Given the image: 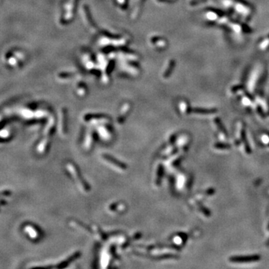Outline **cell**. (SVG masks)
<instances>
[{"label": "cell", "instance_id": "6da1fadb", "mask_svg": "<svg viewBox=\"0 0 269 269\" xmlns=\"http://www.w3.org/2000/svg\"><path fill=\"white\" fill-rule=\"evenodd\" d=\"M237 144L243 146L244 150L247 153H250V150L249 149L248 144L246 142V135L245 133V129H244L243 125L238 126V131H237Z\"/></svg>", "mask_w": 269, "mask_h": 269}, {"label": "cell", "instance_id": "3957f363", "mask_svg": "<svg viewBox=\"0 0 269 269\" xmlns=\"http://www.w3.org/2000/svg\"><path fill=\"white\" fill-rule=\"evenodd\" d=\"M262 142L265 143V144H269V135L268 134H264L262 137Z\"/></svg>", "mask_w": 269, "mask_h": 269}, {"label": "cell", "instance_id": "277c9868", "mask_svg": "<svg viewBox=\"0 0 269 269\" xmlns=\"http://www.w3.org/2000/svg\"><path fill=\"white\" fill-rule=\"evenodd\" d=\"M215 147L216 148H224V149H227V148H230V146L227 145V144H216L215 145Z\"/></svg>", "mask_w": 269, "mask_h": 269}, {"label": "cell", "instance_id": "8992f818", "mask_svg": "<svg viewBox=\"0 0 269 269\" xmlns=\"http://www.w3.org/2000/svg\"><path fill=\"white\" fill-rule=\"evenodd\" d=\"M267 228L269 230V221H268V226H267Z\"/></svg>", "mask_w": 269, "mask_h": 269}, {"label": "cell", "instance_id": "7a4b0ae2", "mask_svg": "<svg viewBox=\"0 0 269 269\" xmlns=\"http://www.w3.org/2000/svg\"><path fill=\"white\" fill-rule=\"evenodd\" d=\"M260 260L259 255H250V256H232L230 259V261L235 263H245V262H257Z\"/></svg>", "mask_w": 269, "mask_h": 269}, {"label": "cell", "instance_id": "5b68a950", "mask_svg": "<svg viewBox=\"0 0 269 269\" xmlns=\"http://www.w3.org/2000/svg\"><path fill=\"white\" fill-rule=\"evenodd\" d=\"M267 246H269V239H268V242H267Z\"/></svg>", "mask_w": 269, "mask_h": 269}]
</instances>
